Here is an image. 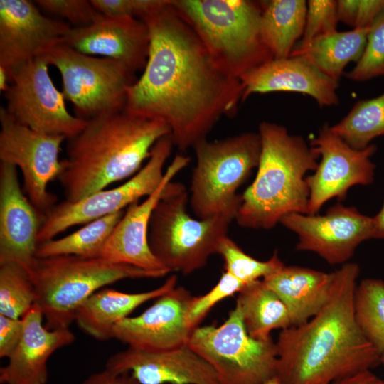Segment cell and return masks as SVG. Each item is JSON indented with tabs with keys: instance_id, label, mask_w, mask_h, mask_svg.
Segmentation results:
<instances>
[{
	"instance_id": "obj_1",
	"label": "cell",
	"mask_w": 384,
	"mask_h": 384,
	"mask_svg": "<svg viewBox=\"0 0 384 384\" xmlns=\"http://www.w3.org/2000/svg\"><path fill=\"white\" fill-rule=\"evenodd\" d=\"M142 20L149 31V55L127 90L124 110L165 123L178 150L193 148L222 117L236 114L242 82L215 63L172 0Z\"/></svg>"
},
{
	"instance_id": "obj_2",
	"label": "cell",
	"mask_w": 384,
	"mask_h": 384,
	"mask_svg": "<svg viewBox=\"0 0 384 384\" xmlns=\"http://www.w3.org/2000/svg\"><path fill=\"white\" fill-rule=\"evenodd\" d=\"M359 266L346 262L334 272L329 297L307 321L281 330L276 343L281 384H331L380 364L354 316Z\"/></svg>"
},
{
	"instance_id": "obj_3",
	"label": "cell",
	"mask_w": 384,
	"mask_h": 384,
	"mask_svg": "<svg viewBox=\"0 0 384 384\" xmlns=\"http://www.w3.org/2000/svg\"><path fill=\"white\" fill-rule=\"evenodd\" d=\"M170 134L161 121L125 110L87 121L66 139V157L58 177L65 201L75 202L133 176L161 137Z\"/></svg>"
},
{
	"instance_id": "obj_4",
	"label": "cell",
	"mask_w": 384,
	"mask_h": 384,
	"mask_svg": "<svg viewBox=\"0 0 384 384\" xmlns=\"http://www.w3.org/2000/svg\"><path fill=\"white\" fill-rule=\"evenodd\" d=\"M261 154L256 176L242 195L235 220L243 228L270 229L289 213L308 214L306 175L319 157L299 135L270 122L259 124Z\"/></svg>"
},
{
	"instance_id": "obj_5",
	"label": "cell",
	"mask_w": 384,
	"mask_h": 384,
	"mask_svg": "<svg viewBox=\"0 0 384 384\" xmlns=\"http://www.w3.org/2000/svg\"><path fill=\"white\" fill-rule=\"evenodd\" d=\"M215 63L240 79L273 59L260 34L262 1L247 0H172Z\"/></svg>"
},
{
	"instance_id": "obj_6",
	"label": "cell",
	"mask_w": 384,
	"mask_h": 384,
	"mask_svg": "<svg viewBox=\"0 0 384 384\" xmlns=\"http://www.w3.org/2000/svg\"><path fill=\"white\" fill-rule=\"evenodd\" d=\"M48 329L69 328L79 306L104 287L126 279L159 278L164 273L101 257L60 255L36 258L28 271Z\"/></svg>"
},
{
	"instance_id": "obj_7",
	"label": "cell",
	"mask_w": 384,
	"mask_h": 384,
	"mask_svg": "<svg viewBox=\"0 0 384 384\" xmlns=\"http://www.w3.org/2000/svg\"><path fill=\"white\" fill-rule=\"evenodd\" d=\"M189 192L181 182L165 186L151 215L148 241L153 255L171 272L189 274L218 253L235 217L220 214L199 219L188 213Z\"/></svg>"
},
{
	"instance_id": "obj_8",
	"label": "cell",
	"mask_w": 384,
	"mask_h": 384,
	"mask_svg": "<svg viewBox=\"0 0 384 384\" xmlns=\"http://www.w3.org/2000/svg\"><path fill=\"white\" fill-rule=\"evenodd\" d=\"M196 164L189 191V206L197 218L225 214L235 217L241 205L237 190L257 168L261 154L258 132L208 141L193 146Z\"/></svg>"
},
{
	"instance_id": "obj_9",
	"label": "cell",
	"mask_w": 384,
	"mask_h": 384,
	"mask_svg": "<svg viewBox=\"0 0 384 384\" xmlns=\"http://www.w3.org/2000/svg\"><path fill=\"white\" fill-rule=\"evenodd\" d=\"M188 345L211 366L220 384H264L277 376L276 343L251 337L237 304L221 326L196 327Z\"/></svg>"
},
{
	"instance_id": "obj_10",
	"label": "cell",
	"mask_w": 384,
	"mask_h": 384,
	"mask_svg": "<svg viewBox=\"0 0 384 384\" xmlns=\"http://www.w3.org/2000/svg\"><path fill=\"white\" fill-rule=\"evenodd\" d=\"M59 71L62 92L75 110V117L88 121L125 109L134 73L122 63L78 52L59 44L43 55Z\"/></svg>"
},
{
	"instance_id": "obj_11",
	"label": "cell",
	"mask_w": 384,
	"mask_h": 384,
	"mask_svg": "<svg viewBox=\"0 0 384 384\" xmlns=\"http://www.w3.org/2000/svg\"><path fill=\"white\" fill-rule=\"evenodd\" d=\"M174 146L171 135H166L154 145L145 166L121 186L101 190L75 202L65 201L55 204L46 215L38 236V244L74 225L124 210L139 198L152 194L164 178L163 168Z\"/></svg>"
},
{
	"instance_id": "obj_12",
	"label": "cell",
	"mask_w": 384,
	"mask_h": 384,
	"mask_svg": "<svg viewBox=\"0 0 384 384\" xmlns=\"http://www.w3.org/2000/svg\"><path fill=\"white\" fill-rule=\"evenodd\" d=\"M44 55L13 70L4 93L6 112L17 122L33 130L67 139L78 134L87 121L72 115L62 92L53 84Z\"/></svg>"
},
{
	"instance_id": "obj_13",
	"label": "cell",
	"mask_w": 384,
	"mask_h": 384,
	"mask_svg": "<svg viewBox=\"0 0 384 384\" xmlns=\"http://www.w3.org/2000/svg\"><path fill=\"white\" fill-rule=\"evenodd\" d=\"M0 160L21 170L23 191L45 216L56 204L57 197L48 190L62 169L59 154L66 138L41 133L15 120L0 107Z\"/></svg>"
},
{
	"instance_id": "obj_14",
	"label": "cell",
	"mask_w": 384,
	"mask_h": 384,
	"mask_svg": "<svg viewBox=\"0 0 384 384\" xmlns=\"http://www.w3.org/2000/svg\"><path fill=\"white\" fill-rule=\"evenodd\" d=\"M310 145L320 161L314 173L306 177L309 215L317 214L323 205L332 198L345 199L351 187L373 182L376 166L371 157L377 151L375 144L355 149L325 124Z\"/></svg>"
},
{
	"instance_id": "obj_15",
	"label": "cell",
	"mask_w": 384,
	"mask_h": 384,
	"mask_svg": "<svg viewBox=\"0 0 384 384\" xmlns=\"http://www.w3.org/2000/svg\"><path fill=\"white\" fill-rule=\"evenodd\" d=\"M279 223L297 235V250L313 252L330 265L348 262L361 243L373 238L372 217L341 203L324 215L289 213Z\"/></svg>"
},
{
	"instance_id": "obj_16",
	"label": "cell",
	"mask_w": 384,
	"mask_h": 384,
	"mask_svg": "<svg viewBox=\"0 0 384 384\" xmlns=\"http://www.w3.org/2000/svg\"><path fill=\"white\" fill-rule=\"evenodd\" d=\"M72 26L48 17L28 0H0V67L9 74L43 55L63 40Z\"/></svg>"
},
{
	"instance_id": "obj_17",
	"label": "cell",
	"mask_w": 384,
	"mask_h": 384,
	"mask_svg": "<svg viewBox=\"0 0 384 384\" xmlns=\"http://www.w3.org/2000/svg\"><path fill=\"white\" fill-rule=\"evenodd\" d=\"M193 298L185 288H174L140 315L119 321L113 329L114 338L129 347L150 351L188 345L195 329L188 320Z\"/></svg>"
},
{
	"instance_id": "obj_18",
	"label": "cell",
	"mask_w": 384,
	"mask_h": 384,
	"mask_svg": "<svg viewBox=\"0 0 384 384\" xmlns=\"http://www.w3.org/2000/svg\"><path fill=\"white\" fill-rule=\"evenodd\" d=\"M17 174L15 166L0 163V264L14 262L29 271L46 216L25 196Z\"/></svg>"
},
{
	"instance_id": "obj_19",
	"label": "cell",
	"mask_w": 384,
	"mask_h": 384,
	"mask_svg": "<svg viewBox=\"0 0 384 384\" xmlns=\"http://www.w3.org/2000/svg\"><path fill=\"white\" fill-rule=\"evenodd\" d=\"M149 43V28L142 20L104 15L89 26L71 28L62 42L82 53L119 61L133 73L144 69Z\"/></svg>"
},
{
	"instance_id": "obj_20",
	"label": "cell",
	"mask_w": 384,
	"mask_h": 384,
	"mask_svg": "<svg viewBox=\"0 0 384 384\" xmlns=\"http://www.w3.org/2000/svg\"><path fill=\"white\" fill-rule=\"evenodd\" d=\"M190 158L177 154L164 171L157 189L141 203L129 205L105 242L98 257L115 263L130 265L151 272H170L153 255L148 233L151 213L165 186L188 166Z\"/></svg>"
},
{
	"instance_id": "obj_21",
	"label": "cell",
	"mask_w": 384,
	"mask_h": 384,
	"mask_svg": "<svg viewBox=\"0 0 384 384\" xmlns=\"http://www.w3.org/2000/svg\"><path fill=\"white\" fill-rule=\"evenodd\" d=\"M105 368L129 373L140 384H220L211 366L188 345L159 351L128 347L109 357Z\"/></svg>"
},
{
	"instance_id": "obj_22",
	"label": "cell",
	"mask_w": 384,
	"mask_h": 384,
	"mask_svg": "<svg viewBox=\"0 0 384 384\" xmlns=\"http://www.w3.org/2000/svg\"><path fill=\"white\" fill-rule=\"evenodd\" d=\"M240 80L242 100L255 93L293 92L310 96L320 107L339 103L338 81L303 56L273 58L247 72Z\"/></svg>"
},
{
	"instance_id": "obj_23",
	"label": "cell",
	"mask_w": 384,
	"mask_h": 384,
	"mask_svg": "<svg viewBox=\"0 0 384 384\" xmlns=\"http://www.w3.org/2000/svg\"><path fill=\"white\" fill-rule=\"evenodd\" d=\"M35 304L23 316V331L17 346L0 368L1 384H46L47 362L57 350L71 344L75 335L69 328L48 329Z\"/></svg>"
},
{
	"instance_id": "obj_24",
	"label": "cell",
	"mask_w": 384,
	"mask_h": 384,
	"mask_svg": "<svg viewBox=\"0 0 384 384\" xmlns=\"http://www.w3.org/2000/svg\"><path fill=\"white\" fill-rule=\"evenodd\" d=\"M262 280L285 304L292 325L297 326L312 318L324 306L331 290L334 272L284 264Z\"/></svg>"
},
{
	"instance_id": "obj_25",
	"label": "cell",
	"mask_w": 384,
	"mask_h": 384,
	"mask_svg": "<svg viewBox=\"0 0 384 384\" xmlns=\"http://www.w3.org/2000/svg\"><path fill=\"white\" fill-rule=\"evenodd\" d=\"M177 277L173 274L159 287L139 293H125L102 288L87 299L77 309L75 321L86 334L106 341L113 337V329L142 304L157 299L176 287Z\"/></svg>"
},
{
	"instance_id": "obj_26",
	"label": "cell",
	"mask_w": 384,
	"mask_h": 384,
	"mask_svg": "<svg viewBox=\"0 0 384 384\" xmlns=\"http://www.w3.org/2000/svg\"><path fill=\"white\" fill-rule=\"evenodd\" d=\"M370 28L326 34L304 47H294L289 56H303L321 72L339 81L346 66L360 60Z\"/></svg>"
},
{
	"instance_id": "obj_27",
	"label": "cell",
	"mask_w": 384,
	"mask_h": 384,
	"mask_svg": "<svg viewBox=\"0 0 384 384\" xmlns=\"http://www.w3.org/2000/svg\"><path fill=\"white\" fill-rule=\"evenodd\" d=\"M260 34L274 58L290 55L304 33L307 2L304 0L262 1Z\"/></svg>"
},
{
	"instance_id": "obj_28",
	"label": "cell",
	"mask_w": 384,
	"mask_h": 384,
	"mask_svg": "<svg viewBox=\"0 0 384 384\" xmlns=\"http://www.w3.org/2000/svg\"><path fill=\"white\" fill-rule=\"evenodd\" d=\"M236 304L248 334L255 339H267L272 331L292 326L285 304L262 279L245 286L239 292Z\"/></svg>"
},
{
	"instance_id": "obj_29",
	"label": "cell",
	"mask_w": 384,
	"mask_h": 384,
	"mask_svg": "<svg viewBox=\"0 0 384 384\" xmlns=\"http://www.w3.org/2000/svg\"><path fill=\"white\" fill-rule=\"evenodd\" d=\"M124 211L97 218L63 238H53L38 244L36 258L60 255L98 257Z\"/></svg>"
},
{
	"instance_id": "obj_30",
	"label": "cell",
	"mask_w": 384,
	"mask_h": 384,
	"mask_svg": "<svg viewBox=\"0 0 384 384\" xmlns=\"http://www.w3.org/2000/svg\"><path fill=\"white\" fill-rule=\"evenodd\" d=\"M331 129L351 147H368L375 138L384 135V93L358 101Z\"/></svg>"
},
{
	"instance_id": "obj_31",
	"label": "cell",
	"mask_w": 384,
	"mask_h": 384,
	"mask_svg": "<svg viewBox=\"0 0 384 384\" xmlns=\"http://www.w3.org/2000/svg\"><path fill=\"white\" fill-rule=\"evenodd\" d=\"M353 309L360 330L380 354L384 351V281L362 279L355 290Z\"/></svg>"
},
{
	"instance_id": "obj_32",
	"label": "cell",
	"mask_w": 384,
	"mask_h": 384,
	"mask_svg": "<svg viewBox=\"0 0 384 384\" xmlns=\"http://www.w3.org/2000/svg\"><path fill=\"white\" fill-rule=\"evenodd\" d=\"M36 302V289L28 271L17 263L0 264V314L21 319Z\"/></svg>"
},
{
	"instance_id": "obj_33",
	"label": "cell",
	"mask_w": 384,
	"mask_h": 384,
	"mask_svg": "<svg viewBox=\"0 0 384 384\" xmlns=\"http://www.w3.org/2000/svg\"><path fill=\"white\" fill-rule=\"evenodd\" d=\"M217 254L221 255L224 260L225 271L245 285L265 278L284 265L277 252L267 261L252 257L228 236L221 241Z\"/></svg>"
},
{
	"instance_id": "obj_34",
	"label": "cell",
	"mask_w": 384,
	"mask_h": 384,
	"mask_svg": "<svg viewBox=\"0 0 384 384\" xmlns=\"http://www.w3.org/2000/svg\"><path fill=\"white\" fill-rule=\"evenodd\" d=\"M345 75L357 82L384 76V9L370 28L367 43L360 60Z\"/></svg>"
},
{
	"instance_id": "obj_35",
	"label": "cell",
	"mask_w": 384,
	"mask_h": 384,
	"mask_svg": "<svg viewBox=\"0 0 384 384\" xmlns=\"http://www.w3.org/2000/svg\"><path fill=\"white\" fill-rule=\"evenodd\" d=\"M338 21L337 1H308L304 33L295 47H304L320 36L336 31Z\"/></svg>"
},
{
	"instance_id": "obj_36",
	"label": "cell",
	"mask_w": 384,
	"mask_h": 384,
	"mask_svg": "<svg viewBox=\"0 0 384 384\" xmlns=\"http://www.w3.org/2000/svg\"><path fill=\"white\" fill-rule=\"evenodd\" d=\"M36 6L46 12L68 21L72 28L89 26L103 16L87 0H37Z\"/></svg>"
},
{
	"instance_id": "obj_37",
	"label": "cell",
	"mask_w": 384,
	"mask_h": 384,
	"mask_svg": "<svg viewBox=\"0 0 384 384\" xmlns=\"http://www.w3.org/2000/svg\"><path fill=\"white\" fill-rule=\"evenodd\" d=\"M246 285L230 273L224 272L215 286L208 293L201 297H193L188 320L196 329L210 309L222 299L240 292Z\"/></svg>"
},
{
	"instance_id": "obj_38",
	"label": "cell",
	"mask_w": 384,
	"mask_h": 384,
	"mask_svg": "<svg viewBox=\"0 0 384 384\" xmlns=\"http://www.w3.org/2000/svg\"><path fill=\"white\" fill-rule=\"evenodd\" d=\"M170 0H91L95 8L105 16H129L142 19L166 6Z\"/></svg>"
},
{
	"instance_id": "obj_39",
	"label": "cell",
	"mask_w": 384,
	"mask_h": 384,
	"mask_svg": "<svg viewBox=\"0 0 384 384\" xmlns=\"http://www.w3.org/2000/svg\"><path fill=\"white\" fill-rule=\"evenodd\" d=\"M23 320L0 314V357L9 358L22 336Z\"/></svg>"
},
{
	"instance_id": "obj_40",
	"label": "cell",
	"mask_w": 384,
	"mask_h": 384,
	"mask_svg": "<svg viewBox=\"0 0 384 384\" xmlns=\"http://www.w3.org/2000/svg\"><path fill=\"white\" fill-rule=\"evenodd\" d=\"M384 9V0H359L356 20L353 28H370Z\"/></svg>"
},
{
	"instance_id": "obj_41",
	"label": "cell",
	"mask_w": 384,
	"mask_h": 384,
	"mask_svg": "<svg viewBox=\"0 0 384 384\" xmlns=\"http://www.w3.org/2000/svg\"><path fill=\"white\" fill-rule=\"evenodd\" d=\"M81 384H140L129 373H117L106 368L90 375Z\"/></svg>"
},
{
	"instance_id": "obj_42",
	"label": "cell",
	"mask_w": 384,
	"mask_h": 384,
	"mask_svg": "<svg viewBox=\"0 0 384 384\" xmlns=\"http://www.w3.org/2000/svg\"><path fill=\"white\" fill-rule=\"evenodd\" d=\"M358 6L359 0L337 1V15L338 21L354 28Z\"/></svg>"
},
{
	"instance_id": "obj_43",
	"label": "cell",
	"mask_w": 384,
	"mask_h": 384,
	"mask_svg": "<svg viewBox=\"0 0 384 384\" xmlns=\"http://www.w3.org/2000/svg\"><path fill=\"white\" fill-rule=\"evenodd\" d=\"M331 384H384V380L370 370H367L339 379Z\"/></svg>"
},
{
	"instance_id": "obj_44",
	"label": "cell",
	"mask_w": 384,
	"mask_h": 384,
	"mask_svg": "<svg viewBox=\"0 0 384 384\" xmlns=\"http://www.w3.org/2000/svg\"><path fill=\"white\" fill-rule=\"evenodd\" d=\"M373 218V238L384 240V201L381 209Z\"/></svg>"
},
{
	"instance_id": "obj_45",
	"label": "cell",
	"mask_w": 384,
	"mask_h": 384,
	"mask_svg": "<svg viewBox=\"0 0 384 384\" xmlns=\"http://www.w3.org/2000/svg\"><path fill=\"white\" fill-rule=\"evenodd\" d=\"M9 85V74L3 67H0V91L4 93L6 91Z\"/></svg>"
},
{
	"instance_id": "obj_46",
	"label": "cell",
	"mask_w": 384,
	"mask_h": 384,
	"mask_svg": "<svg viewBox=\"0 0 384 384\" xmlns=\"http://www.w3.org/2000/svg\"><path fill=\"white\" fill-rule=\"evenodd\" d=\"M264 384H281V383L278 378L275 376L265 382Z\"/></svg>"
},
{
	"instance_id": "obj_47",
	"label": "cell",
	"mask_w": 384,
	"mask_h": 384,
	"mask_svg": "<svg viewBox=\"0 0 384 384\" xmlns=\"http://www.w3.org/2000/svg\"><path fill=\"white\" fill-rule=\"evenodd\" d=\"M380 364H382L384 367V351H382L380 354Z\"/></svg>"
}]
</instances>
